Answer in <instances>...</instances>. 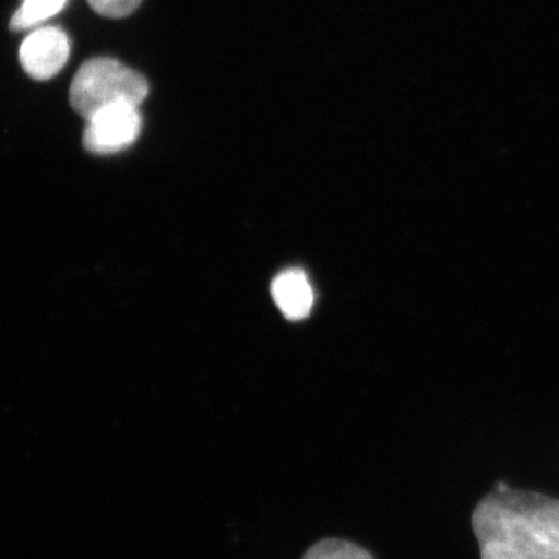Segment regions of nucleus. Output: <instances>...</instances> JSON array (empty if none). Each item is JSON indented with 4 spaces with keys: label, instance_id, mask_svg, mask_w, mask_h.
Wrapping results in <instances>:
<instances>
[{
    "label": "nucleus",
    "instance_id": "nucleus-1",
    "mask_svg": "<svg viewBox=\"0 0 559 559\" xmlns=\"http://www.w3.org/2000/svg\"><path fill=\"white\" fill-rule=\"evenodd\" d=\"M480 559H559V500L507 488L477 503Z\"/></svg>",
    "mask_w": 559,
    "mask_h": 559
},
{
    "label": "nucleus",
    "instance_id": "nucleus-2",
    "mask_svg": "<svg viewBox=\"0 0 559 559\" xmlns=\"http://www.w3.org/2000/svg\"><path fill=\"white\" fill-rule=\"evenodd\" d=\"M148 81L139 72L110 58L84 62L70 87V105L91 120L102 110L128 105L139 108L148 95Z\"/></svg>",
    "mask_w": 559,
    "mask_h": 559
},
{
    "label": "nucleus",
    "instance_id": "nucleus-3",
    "mask_svg": "<svg viewBox=\"0 0 559 559\" xmlns=\"http://www.w3.org/2000/svg\"><path fill=\"white\" fill-rule=\"evenodd\" d=\"M142 130V117L135 106H112L87 120L84 148L94 154H112L131 146Z\"/></svg>",
    "mask_w": 559,
    "mask_h": 559
},
{
    "label": "nucleus",
    "instance_id": "nucleus-4",
    "mask_svg": "<svg viewBox=\"0 0 559 559\" xmlns=\"http://www.w3.org/2000/svg\"><path fill=\"white\" fill-rule=\"evenodd\" d=\"M70 40L58 27L38 28L22 43L20 61L32 79H53L69 60Z\"/></svg>",
    "mask_w": 559,
    "mask_h": 559
},
{
    "label": "nucleus",
    "instance_id": "nucleus-5",
    "mask_svg": "<svg viewBox=\"0 0 559 559\" xmlns=\"http://www.w3.org/2000/svg\"><path fill=\"white\" fill-rule=\"evenodd\" d=\"M272 297L283 316L294 322L308 318L314 305L310 280L299 270L282 272L272 283Z\"/></svg>",
    "mask_w": 559,
    "mask_h": 559
},
{
    "label": "nucleus",
    "instance_id": "nucleus-6",
    "mask_svg": "<svg viewBox=\"0 0 559 559\" xmlns=\"http://www.w3.org/2000/svg\"><path fill=\"white\" fill-rule=\"evenodd\" d=\"M66 3L68 0H22L20 9L11 17L10 28L22 32L43 24L60 13Z\"/></svg>",
    "mask_w": 559,
    "mask_h": 559
},
{
    "label": "nucleus",
    "instance_id": "nucleus-7",
    "mask_svg": "<svg viewBox=\"0 0 559 559\" xmlns=\"http://www.w3.org/2000/svg\"><path fill=\"white\" fill-rule=\"evenodd\" d=\"M304 559H373L369 551L341 539H325L307 551Z\"/></svg>",
    "mask_w": 559,
    "mask_h": 559
},
{
    "label": "nucleus",
    "instance_id": "nucleus-8",
    "mask_svg": "<svg viewBox=\"0 0 559 559\" xmlns=\"http://www.w3.org/2000/svg\"><path fill=\"white\" fill-rule=\"evenodd\" d=\"M87 2L102 16L119 20L138 10L142 0H87Z\"/></svg>",
    "mask_w": 559,
    "mask_h": 559
}]
</instances>
